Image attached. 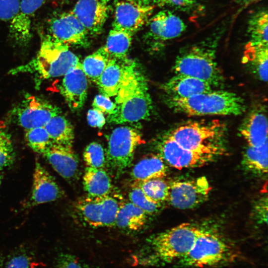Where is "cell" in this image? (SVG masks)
I'll list each match as a JSON object with an SVG mask.
<instances>
[{
  "instance_id": "2",
  "label": "cell",
  "mask_w": 268,
  "mask_h": 268,
  "mask_svg": "<svg viewBox=\"0 0 268 268\" xmlns=\"http://www.w3.org/2000/svg\"><path fill=\"white\" fill-rule=\"evenodd\" d=\"M224 28L220 27L204 39L182 48L173 66L175 74L198 78L212 87L221 86L224 77L216 61V50Z\"/></svg>"
},
{
  "instance_id": "19",
  "label": "cell",
  "mask_w": 268,
  "mask_h": 268,
  "mask_svg": "<svg viewBox=\"0 0 268 268\" xmlns=\"http://www.w3.org/2000/svg\"><path fill=\"white\" fill-rule=\"evenodd\" d=\"M60 91L71 110L77 111L82 107L87 96V80L81 63L63 76Z\"/></svg>"
},
{
  "instance_id": "20",
  "label": "cell",
  "mask_w": 268,
  "mask_h": 268,
  "mask_svg": "<svg viewBox=\"0 0 268 268\" xmlns=\"http://www.w3.org/2000/svg\"><path fill=\"white\" fill-rule=\"evenodd\" d=\"M72 145L53 142L42 154L53 169L65 179H74L78 172V158Z\"/></svg>"
},
{
  "instance_id": "46",
  "label": "cell",
  "mask_w": 268,
  "mask_h": 268,
  "mask_svg": "<svg viewBox=\"0 0 268 268\" xmlns=\"http://www.w3.org/2000/svg\"><path fill=\"white\" fill-rule=\"evenodd\" d=\"M1 174H0V185L1 184Z\"/></svg>"
},
{
  "instance_id": "9",
  "label": "cell",
  "mask_w": 268,
  "mask_h": 268,
  "mask_svg": "<svg viewBox=\"0 0 268 268\" xmlns=\"http://www.w3.org/2000/svg\"><path fill=\"white\" fill-rule=\"evenodd\" d=\"M120 203L110 195L78 199L74 204L75 210L82 220L93 227L115 226Z\"/></svg>"
},
{
  "instance_id": "33",
  "label": "cell",
  "mask_w": 268,
  "mask_h": 268,
  "mask_svg": "<svg viewBox=\"0 0 268 268\" xmlns=\"http://www.w3.org/2000/svg\"><path fill=\"white\" fill-rule=\"evenodd\" d=\"M152 201L162 203L168 200L169 184L162 178L153 179L135 184Z\"/></svg>"
},
{
  "instance_id": "16",
  "label": "cell",
  "mask_w": 268,
  "mask_h": 268,
  "mask_svg": "<svg viewBox=\"0 0 268 268\" xmlns=\"http://www.w3.org/2000/svg\"><path fill=\"white\" fill-rule=\"evenodd\" d=\"M111 0H78L72 13L84 26L89 34L101 33L108 19Z\"/></svg>"
},
{
  "instance_id": "5",
  "label": "cell",
  "mask_w": 268,
  "mask_h": 268,
  "mask_svg": "<svg viewBox=\"0 0 268 268\" xmlns=\"http://www.w3.org/2000/svg\"><path fill=\"white\" fill-rule=\"evenodd\" d=\"M226 129L218 120L191 122L181 125L168 134L183 147L214 157L225 151Z\"/></svg>"
},
{
  "instance_id": "18",
  "label": "cell",
  "mask_w": 268,
  "mask_h": 268,
  "mask_svg": "<svg viewBox=\"0 0 268 268\" xmlns=\"http://www.w3.org/2000/svg\"><path fill=\"white\" fill-rule=\"evenodd\" d=\"M63 195V191L55 178L36 159L28 206H35L54 201Z\"/></svg>"
},
{
  "instance_id": "30",
  "label": "cell",
  "mask_w": 268,
  "mask_h": 268,
  "mask_svg": "<svg viewBox=\"0 0 268 268\" xmlns=\"http://www.w3.org/2000/svg\"><path fill=\"white\" fill-rule=\"evenodd\" d=\"M44 128L54 142L72 145L73 128L68 120L61 113L53 116Z\"/></svg>"
},
{
  "instance_id": "32",
  "label": "cell",
  "mask_w": 268,
  "mask_h": 268,
  "mask_svg": "<svg viewBox=\"0 0 268 268\" xmlns=\"http://www.w3.org/2000/svg\"><path fill=\"white\" fill-rule=\"evenodd\" d=\"M111 58L104 46L85 57L81 66L86 77L96 83Z\"/></svg>"
},
{
  "instance_id": "31",
  "label": "cell",
  "mask_w": 268,
  "mask_h": 268,
  "mask_svg": "<svg viewBox=\"0 0 268 268\" xmlns=\"http://www.w3.org/2000/svg\"><path fill=\"white\" fill-rule=\"evenodd\" d=\"M268 141L259 146L247 145L244 151L243 163L249 170L257 174L268 171Z\"/></svg>"
},
{
  "instance_id": "11",
  "label": "cell",
  "mask_w": 268,
  "mask_h": 268,
  "mask_svg": "<svg viewBox=\"0 0 268 268\" xmlns=\"http://www.w3.org/2000/svg\"><path fill=\"white\" fill-rule=\"evenodd\" d=\"M169 184L168 201L180 209L196 207L205 202L211 187L205 177L188 180H176Z\"/></svg>"
},
{
  "instance_id": "15",
  "label": "cell",
  "mask_w": 268,
  "mask_h": 268,
  "mask_svg": "<svg viewBox=\"0 0 268 268\" xmlns=\"http://www.w3.org/2000/svg\"><path fill=\"white\" fill-rule=\"evenodd\" d=\"M159 149L160 156L163 160L178 169L201 167L215 158L185 148L168 134L160 142Z\"/></svg>"
},
{
  "instance_id": "23",
  "label": "cell",
  "mask_w": 268,
  "mask_h": 268,
  "mask_svg": "<svg viewBox=\"0 0 268 268\" xmlns=\"http://www.w3.org/2000/svg\"><path fill=\"white\" fill-rule=\"evenodd\" d=\"M124 59L111 58L96 82L101 94L115 96L120 87L124 74Z\"/></svg>"
},
{
  "instance_id": "22",
  "label": "cell",
  "mask_w": 268,
  "mask_h": 268,
  "mask_svg": "<svg viewBox=\"0 0 268 268\" xmlns=\"http://www.w3.org/2000/svg\"><path fill=\"white\" fill-rule=\"evenodd\" d=\"M207 82L191 76L175 74L164 84V90L170 97L186 98L212 90Z\"/></svg>"
},
{
  "instance_id": "6",
  "label": "cell",
  "mask_w": 268,
  "mask_h": 268,
  "mask_svg": "<svg viewBox=\"0 0 268 268\" xmlns=\"http://www.w3.org/2000/svg\"><path fill=\"white\" fill-rule=\"evenodd\" d=\"M167 103L174 111L190 116H237L246 110L241 97L224 90H212L186 98L169 97Z\"/></svg>"
},
{
  "instance_id": "42",
  "label": "cell",
  "mask_w": 268,
  "mask_h": 268,
  "mask_svg": "<svg viewBox=\"0 0 268 268\" xmlns=\"http://www.w3.org/2000/svg\"><path fill=\"white\" fill-rule=\"evenodd\" d=\"M92 106L93 108L109 115L114 114L116 109L115 103L110 97L102 94L97 95L95 97Z\"/></svg>"
},
{
  "instance_id": "40",
  "label": "cell",
  "mask_w": 268,
  "mask_h": 268,
  "mask_svg": "<svg viewBox=\"0 0 268 268\" xmlns=\"http://www.w3.org/2000/svg\"><path fill=\"white\" fill-rule=\"evenodd\" d=\"M54 268H91L76 256L68 254H61L56 259Z\"/></svg>"
},
{
  "instance_id": "47",
  "label": "cell",
  "mask_w": 268,
  "mask_h": 268,
  "mask_svg": "<svg viewBox=\"0 0 268 268\" xmlns=\"http://www.w3.org/2000/svg\"></svg>"
},
{
  "instance_id": "21",
  "label": "cell",
  "mask_w": 268,
  "mask_h": 268,
  "mask_svg": "<svg viewBox=\"0 0 268 268\" xmlns=\"http://www.w3.org/2000/svg\"><path fill=\"white\" fill-rule=\"evenodd\" d=\"M266 111L265 107L255 108L240 125L239 132L248 145L259 146L268 141Z\"/></svg>"
},
{
  "instance_id": "27",
  "label": "cell",
  "mask_w": 268,
  "mask_h": 268,
  "mask_svg": "<svg viewBox=\"0 0 268 268\" xmlns=\"http://www.w3.org/2000/svg\"><path fill=\"white\" fill-rule=\"evenodd\" d=\"M268 11L261 8L255 11L248 19L247 46H268Z\"/></svg>"
},
{
  "instance_id": "4",
  "label": "cell",
  "mask_w": 268,
  "mask_h": 268,
  "mask_svg": "<svg viewBox=\"0 0 268 268\" xmlns=\"http://www.w3.org/2000/svg\"><path fill=\"white\" fill-rule=\"evenodd\" d=\"M202 229L183 223L153 236L149 239L147 252L139 258V263L154 266L177 262L190 251Z\"/></svg>"
},
{
  "instance_id": "43",
  "label": "cell",
  "mask_w": 268,
  "mask_h": 268,
  "mask_svg": "<svg viewBox=\"0 0 268 268\" xmlns=\"http://www.w3.org/2000/svg\"><path fill=\"white\" fill-rule=\"evenodd\" d=\"M87 118L89 125L93 127L102 128L106 122L104 113L95 108L88 111Z\"/></svg>"
},
{
  "instance_id": "29",
  "label": "cell",
  "mask_w": 268,
  "mask_h": 268,
  "mask_svg": "<svg viewBox=\"0 0 268 268\" xmlns=\"http://www.w3.org/2000/svg\"><path fill=\"white\" fill-rule=\"evenodd\" d=\"M134 35L126 30L112 27L104 47L112 58L119 60L125 59Z\"/></svg>"
},
{
  "instance_id": "24",
  "label": "cell",
  "mask_w": 268,
  "mask_h": 268,
  "mask_svg": "<svg viewBox=\"0 0 268 268\" xmlns=\"http://www.w3.org/2000/svg\"><path fill=\"white\" fill-rule=\"evenodd\" d=\"M167 168L160 155L147 156L135 165L132 169L131 176L136 182L148 180L163 178Z\"/></svg>"
},
{
  "instance_id": "37",
  "label": "cell",
  "mask_w": 268,
  "mask_h": 268,
  "mask_svg": "<svg viewBox=\"0 0 268 268\" xmlns=\"http://www.w3.org/2000/svg\"><path fill=\"white\" fill-rule=\"evenodd\" d=\"M155 6L166 7L188 14H195L202 10L198 0H151Z\"/></svg>"
},
{
  "instance_id": "28",
  "label": "cell",
  "mask_w": 268,
  "mask_h": 268,
  "mask_svg": "<svg viewBox=\"0 0 268 268\" xmlns=\"http://www.w3.org/2000/svg\"><path fill=\"white\" fill-rule=\"evenodd\" d=\"M243 60L260 80L267 81L268 46L246 45Z\"/></svg>"
},
{
  "instance_id": "35",
  "label": "cell",
  "mask_w": 268,
  "mask_h": 268,
  "mask_svg": "<svg viewBox=\"0 0 268 268\" xmlns=\"http://www.w3.org/2000/svg\"><path fill=\"white\" fill-rule=\"evenodd\" d=\"M130 201L143 210L147 215L156 213L161 207V203L149 199L136 185H134L129 195Z\"/></svg>"
},
{
  "instance_id": "10",
  "label": "cell",
  "mask_w": 268,
  "mask_h": 268,
  "mask_svg": "<svg viewBox=\"0 0 268 268\" xmlns=\"http://www.w3.org/2000/svg\"><path fill=\"white\" fill-rule=\"evenodd\" d=\"M60 109L46 100L34 95H26L10 111L9 118L25 131L44 127Z\"/></svg>"
},
{
  "instance_id": "3",
  "label": "cell",
  "mask_w": 268,
  "mask_h": 268,
  "mask_svg": "<svg viewBox=\"0 0 268 268\" xmlns=\"http://www.w3.org/2000/svg\"><path fill=\"white\" fill-rule=\"evenodd\" d=\"M79 62L69 46L55 39L50 35L42 40L37 55L26 64L11 69V75L34 74L37 82L64 76Z\"/></svg>"
},
{
  "instance_id": "41",
  "label": "cell",
  "mask_w": 268,
  "mask_h": 268,
  "mask_svg": "<svg viewBox=\"0 0 268 268\" xmlns=\"http://www.w3.org/2000/svg\"><path fill=\"white\" fill-rule=\"evenodd\" d=\"M21 0H0V20L9 22L18 10Z\"/></svg>"
},
{
  "instance_id": "12",
  "label": "cell",
  "mask_w": 268,
  "mask_h": 268,
  "mask_svg": "<svg viewBox=\"0 0 268 268\" xmlns=\"http://www.w3.org/2000/svg\"><path fill=\"white\" fill-rule=\"evenodd\" d=\"M155 7L151 0H115L112 27L134 34L146 24Z\"/></svg>"
},
{
  "instance_id": "34",
  "label": "cell",
  "mask_w": 268,
  "mask_h": 268,
  "mask_svg": "<svg viewBox=\"0 0 268 268\" xmlns=\"http://www.w3.org/2000/svg\"><path fill=\"white\" fill-rule=\"evenodd\" d=\"M25 131V137L27 144L38 153L43 154L53 142L44 127Z\"/></svg>"
},
{
  "instance_id": "38",
  "label": "cell",
  "mask_w": 268,
  "mask_h": 268,
  "mask_svg": "<svg viewBox=\"0 0 268 268\" xmlns=\"http://www.w3.org/2000/svg\"><path fill=\"white\" fill-rule=\"evenodd\" d=\"M83 159L87 166L91 168H104L106 163L103 147L96 142H92L86 146Z\"/></svg>"
},
{
  "instance_id": "36",
  "label": "cell",
  "mask_w": 268,
  "mask_h": 268,
  "mask_svg": "<svg viewBox=\"0 0 268 268\" xmlns=\"http://www.w3.org/2000/svg\"><path fill=\"white\" fill-rule=\"evenodd\" d=\"M14 155L10 135L4 123L0 121V170L11 165Z\"/></svg>"
},
{
  "instance_id": "17",
  "label": "cell",
  "mask_w": 268,
  "mask_h": 268,
  "mask_svg": "<svg viewBox=\"0 0 268 268\" xmlns=\"http://www.w3.org/2000/svg\"><path fill=\"white\" fill-rule=\"evenodd\" d=\"M45 0H21L18 11L10 20L9 36L19 46L28 45L32 37V24L36 11Z\"/></svg>"
},
{
  "instance_id": "25",
  "label": "cell",
  "mask_w": 268,
  "mask_h": 268,
  "mask_svg": "<svg viewBox=\"0 0 268 268\" xmlns=\"http://www.w3.org/2000/svg\"><path fill=\"white\" fill-rule=\"evenodd\" d=\"M84 190L88 196L97 197L109 195L111 180L104 168L87 167L83 177Z\"/></svg>"
},
{
  "instance_id": "8",
  "label": "cell",
  "mask_w": 268,
  "mask_h": 268,
  "mask_svg": "<svg viewBox=\"0 0 268 268\" xmlns=\"http://www.w3.org/2000/svg\"><path fill=\"white\" fill-rule=\"evenodd\" d=\"M141 143V135L134 128L120 127L112 131L108 138L106 158L116 174H121L130 166L137 146Z\"/></svg>"
},
{
  "instance_id": "45",
  "label": "cell",
  "mask_w": 268,
  "mask_h": 268,
  "mask_svg": "<svg viewBox=\"0 0 268 268\" xmlns=\"http://www.w3.org/2000/svg\"><path fill=\"white\" fill-rule=\"evenodd\" d=\"M235 4L240 8H245L251 4L263 0H233Z\"/></svg>"
},
{
  "instance_id": "1",
  "label": "cell",
  "mask_w": 268,
  "mask_h": 268,
  "mask_svg": "<svg viewBox=\"0 0 268 268\" xmlns=\"http://www.w3.org/2000/svg\"><path fill=\"white\" fill-rule=\"evenodd\" d=\"M146 79L134 61L124 60V74L115 96V113L107 120L115 124L136 122L149 118L152 105Z\"/></svg>"
},
{
  "instance_id": "7",
  "label": "cell",
  "mask_w": 268,
  "mask_h": 268,
  "mask_svg": "<svg viewBox=\"0 0 268 268\" xmlns=\"http://www.w3.org/2000/svg\"><path fill=\"white\" fill-rule=\"evenodd\" d=\"M237 257L236 250L224 238L202 229L190 251L177 264L185 268L213 267L231 263Z\"/></svg>"
},
{
  "instance_id": "44",
  "label": "cell",
  "mask_w": 268,
  "mask_h": 268,
  "mask_svg": "<svg viewBox=\"0 0 268 268\" xmlns=\"http://www.w3.org/2000/svg\"><path fill=\"white\" fill-rule=\"evenodd\" d=\"M254 214L256 219L260 222L267 223L268 220L267 198H263L255 206Z\"/></svg>"
},
{
  "instance_id": "13",
  "label": "cell",
  "mask_w": 268,
  "mask_h": 268,
  "mask_svg": "<svg viewBox=\"0 0 268 268\" xmlns=\"http://www.w3.org/2000/svg\"><path fill=\"white\" fill-rule=\"evenodd\" d=\"M146 24V39L152 48L156 49L180 37L187 28L183 19L168 9H162L151 16Z\"/></svg>"
},
{
  "instance_id": "14",
  "label": "cell",
  "mask_w": 268,
  "mask_h": 268,
  "mask_svg": "<svg viewBox=\"0 0 268 268\" xmlns=\"http://www.w3.org/2000/svg\"><path fill=\"white\" fill-rule=\"evenodd\" d=\"M48 31L55 39L67 46L86 47L89 33L72 12H63L48 20Z\"/></svg>"
},
{
  "instance_id": "39",
  "label": "cell",
  "mask_w": 268,
  "mask_h": 268,
  "mask_svg": "<svg viewBox=\"0 0 268 268\" xmlns=\"http://www.w3.org/2000/svg\"><path fill=\"white\" fill-rule=\"evenodd\" d=\"M0 268H33L31 256L24 251H18L5 257Z\"/></svg>"
},
{
  "instance_id": "26",
  "label": "cell",
  "mask_w": 268,
  "mask_h": 268,
  "mask_svg": "<svg viewBox=\"0 0 268 268\" xmlns=\"http://www.w3.org/2000/svg\"><path fill=\"white\" fill-rule=\"evenodd\" d=\"M147 214L131 201L120 203L115 226L128 230L137 231L145 224Z\"/></svg>"
}]
</instances>
